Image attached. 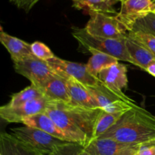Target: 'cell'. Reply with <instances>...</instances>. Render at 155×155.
I'll use <instances>...</instances> for the list:
<instances>
[{"label": "cell", "mask_w": 155, "mask_h": 155, "mask_svg": "<svg viewBox=\"0 0 155 155\" xmlns=\"http://www.w3.org/2000/svg\"><path fill=\"white\" fill-rule=\"evenodd\" d=\"M129 36L138 41L144 45L155 58V36L139 30H130L127 33Z\"/></svg>", "instance_id": "cell-23"}, {"label": "cell", "mask_w": 155, "mask_h": 155, "mask_svg": "<svg viewBox=\"0 0 155 155\" xmlns=\"http://www.w3.org/2000/svg\"><path fill=\"white\" fill-rule=\"evenodd\" d=\"M98 77L106 86L118 92H123L128 84L127 68L119 61L102 70Z\"/></svg>", "instance_id": "cell-12"}, {"label": "cell", "mask_w": 155, "mask_h": 155, "mask_svg": "<svg viewBox=\"0 0 155 155\" xmlns=\"http://www.w3.org/2000/svg\"><path fill=\"white\" fill-rule=\"evenodd\" d=\"M139 145L127 144L108 138H98L84 147V151L91 155H136Z\"/></svg>", "instance_id": "cell-10"}, {"label": "cell", "mask_w": 155, "mask_h": 155, "mask_svg": "<svg viewBox=\"0 0 155 155\" xmlns=\"http://www.w3.org/2000/svg\"><path fill=\"white\" fill-rule=\"evenodd\" d=\"M131 30H139L155 36V15L152 12L138 20Z\"/></svg>", "instance_id": "cell-24"}, {"label": "cell", "mask_w": 155, "mask_h": 155, "mask_svg": "<svg viewBox=\"0 0 155 155\" xmlns=\"http://www.w3.org/2000/svg\"><path fill=\"white\" fill-rule=\"evenodd\" d=\"M102 110L72 103L50 101L45 113L69 137L83 147L92 140L94 130Z\"/></svg>", "instance_id": "cell-1"}, {"label": "cell", "mask_w": 155, "mask_h": 155, "mask_svg": "<svg viewBox=\"0 0 155 155\" xmlns=\"http://www.w3.org/2000/svg\"><path fill=\"white\" fill-rule=\"evenodd\" d=\"M0 155H2V154H0Z\"/></svg>", "instance_id": "cell-38"}, {"label": "cell", "mask_w": 155, "mask_h": 155, "mask_svg": "<svg viewBox=\"0 0 155 155\" xmlns=\"http://www.w3.org/2000/svg\"><path fill=\"white\" fill-rule=\"evenodd\" d=\"M125 112L107 113V112L102 110L101 113L100 114V116L98 117V120H97L96 125L95 127L92 140L100 138L107 130H110L120 119V117Z\"/></svg>", "instance_id": "cell-21"}, {"label": "cell", "mask_w": 155, "mask_h": 155, "mask_svg": "<svg viewBox=\"0 0 155 155\" xmlns=\"http://www.w3.org/2000/svg\"><path fill=\"white\" fill-rule=\"evenodd\" d=\"M154 5H155V2H154Z\"/></svg>", "instance_id": "cell-37"}, {"label": "cell", "mask_w": 155, "mask_h": 155, "mask_svg": "<svg viewBox=\"0 0 155 155\" xmlns=\"http://www.w3.org/2000/svg\"><path fill=\"white\" fill-rule=\"evenodd\" d=\"M13 64L18 74L28 79L31 84L38 88L56 74L46 61L41 60L33 54L13 61Z\"/></svg>", "instance_id": "cell-7"}, {"label": "cell", "mask_w": 155, "mask_h": 155, "mask_svg": "<svg viewBox=\"0 0 155 155\" xmlns=\"http://www.w3.org/2000/svg\"><path fill=\"white\" fill-rule=\"evenodd\" d=\"M8 124L9 123L8 122V121H6L5 120H4L1 116H0V134L6 133L5 129Z\"/></svg>", "instance_id": "cell-30"}, {"label": "cell", "mask_w": 155, "mask_h": 155, "mask_svg": "<svg viewBox=\"0 0 155 155\" xmlns=\"http://www.w3.org/2000/svg\"><path fill=\"white\" fill-rule=\"evenodd\" d=\"M125 45L133 64L145 71L150 63L155 60L154 56L138 41L127 35Z\"/></svg>", "instance_id": "cell-17"}, {"label": "cell", "mask_w": 155, "mask_h": 155, "mask_svg": "<svg viewBox=\"0 0 155 155\" xmlns=\"http://www.w3.org/2000/svg\"><path fill=\"white\" fill-rule=\"evenodd\" d=\"M0 154L2 155H38L20 142L12 133L0 134Z\"/></svg>", "instance_id": "cell-18"}, {"label": "cell", "mask_w": 155, "mask_h": 155, "mask_svg": "<svg viewBox=\"0 0 155 155\" xmlns=\"http://www.w3.org/2000/svg\"><path fill=\"white\" fill-rule=\"evenodd\" d=\"M84 147L75 142H67L58 147L50 155H79Z\"/></svg>", "instance_id": "cell-26"}, {"label": "cell", "mask_w": 155, "mask_h": 155, "mask_svg": "<svg viewBox=\"0 0 155 155\" xmlns=\"http://www.w3.org/2000/svg\"><path fill=\"white\" fill-rule=\"evenodd\" d=\"M145 71L148 72L149 74H151V75H152L153 77H155V60L151 61V63L148 64V66L147 67Z\"/></svg>", "instance_id": "cell-29"}, {"label": "cell", "mask_w": 155, "mask_h": 155, "mask_svg": "<svg viewBox=\"0 0 155 155\" xmlns=\"http://www.w3.org/2000/svg\"><path fill=\"white\" fill-rule=\"evenodd\" d=\"M42 97L44 96L40 89L35 85L30 84V86H27L21 92L13 94L11 97L10 101L7 104L14 107V106H18L21 104H24L29 101H32L33 99L42 98Z\"/></svg>", "instance_id": "cell-22"}, {"label": "cell", "mask_w": 155, "mask_h": 155, "mask_svg": "<svg viewBox=\"0 0 155 155\" xmlns=\"http://www.w3.org/2000/svg\"><path fill=\"white\" fill-rule=\"evenodd\" d=\"M100 138H108L127 144L140 145L155 139V116L137 104Z\"/></svg>", "instance_id": "cell-2"}, {"label": "cell", "mask_w": 155, "mask_h": 155, "mask_svg": "<svg viewBox=\"0 0 155 155\" xmlns=\"http://www.w3.org/2000/svg\"><path fill=\"white\" fill-rule=\"evenodd\" d=\"M39 89L45 98L50 101L71 102L66 79L55 74L47 80Z\"/></svg>", "instance_id": "cell-13"}, {"label": "cell", "mask_w": 155, "mask_h": 155, "mask_svg": "<svg viewBox=\"0 0 155 155\" xmlns=\"http://www.w3.org/2000/svg\"><path fill=\"white\" fill-rule=\"evenodd\" d=\"M54 72L64 79L73 78L86 86H95L99 83L98 77L92 75L86 64L64 60L55 56L47 61Z\"/></svg>", "instance_id": "cell-8"}, {"label": "cell", "mask_w": 155, "mask_h": 155, "mask_svg": "<svg viewBox=\"0 0 155 155\" xmlns=\"http://www.w3.org/2000/svg\"><path fill=\"white\" fill-rule=\"evenodd\" d=\"M72 1H73V2H74V1H75V0H72Z\"/></svg>", "instance_id": "cell-36"}, {"label": "cell", "mask_w": 155, "mask_h": 155, "mask_svg": "<svg viewBox=\"0 0 155 155\" xmlns=\"http://www.w3.org/2000/svg\"><path fill=\"white\" fill-rule=\"evenodd\" d=\"M151 2H153V3H154V2H155V0H151Z\"/></svg>", "instance_id": "cell-34"}, {"label": "cell", "mask_w": 155, "mask_h": 155, "mask_svg": "<svg viewBox=\"0 0 155 155\" xmlns=\"http://www.w3.org/2000/svg\"><path fill=\"white\" fill-rule=\"evenodd\" d=\"M72 35L83 51H88L92 54L98 52L104 53L116 58L118 61H124L133 64L126 48L125 39H114L93 36L89 34L85 28L74 29Z\"/></svg>", "instance_id": "cell-3"}, {"label": "cell", "mask_w": 155, "mask_h": 155, "mask_svg": "<svg viewBox=\"0 0 155 155\" xmlns=\"http://www.w3.org/2000/svg\"><path fill=\"white\" fill-rule=\"evenodd\" d=\"M88 88L96 100L99 108L107 113L125 112L137 105L124 92L113 90L101 81L95 86H88Z\"/></svg>", "instance_id": "cell-6"}, {"label": "cell", "mask_w": 155, "mask_h": 155, "mask_svg": "<svg viewBox=\"0 0 155 155\" xmlns=\"http://www.w3.org/2000/svg\"><path fill=\"white\" fill-rule=\"evenodd\" d=\"M152 13H154V15H155V8H154V10H153Z\"/></svg>", "instance_id": "cell-33"}, {"label": "cell", "mask_w": 155, "mask_h": 155, "mask_svg": "<svg viewBox=\"0 0 155 155\" xmlns=\"http://www.w3.org/2000/svg\"><path fill=\"white\" fill-rule=\"evenodd\" d=\"M50 100L45 97L33 99L18 106H9L8 104L0 106V116L11 123H21L24 118L38 114L45 113Z\"/></svg>", "instance_id": "cell-9"}, {"label": "cell", "mask_w": 155, "mask_h": 155, "mask_svg": "<svg viewBox=\"0 0 155 155\" xmlns=\"http://www.w3.org/2000/svg\"><path fill=\"white\" fill-rule=\"evenodd\" d=\"M137 155H155V139L140 144Z\"/></svg>", "instance_id": "cell-27"}, {"label": "cell", "mask_w": 155, "mask_h": 155, "mask_svg": "<svg viewBox=\"0 0 155 155\" xmlns=\"http://www.w3.org/2000/svg\"><path fill=\"white\" fill-rule=\"evenodd\" d=\"M116 2H122L123 1H124V0H115Z\"/></svg>", "instance_id": "cell-32"}, {"label": "cell", "mask_w": 155, "mask_h": 155, "mask_svg": "<svg viewBox=\"0 0 155 155\" xmlns=\"http://www.w3.org/2000/svg\"><path fill=\"white\" fill-rule=\"evenodd\" d=\"M22 124L27 127H33V128L42 130L61 140L72 142L69 137L56 125L55 123L45 113L38 114L24 118L22 121Z\"/></svg>", "instance_id": "cell-14"}, {"label": "cell", "mask_w": 155, "mask_h": 155, "mask_svg": "<svg viewBox=\"0 0 155 155\" xmlns=\"http://www.w3.org/2000/svg\"><path fill=\"white\" fill-rule=\"evenodd\" d=\"M118 61H119L116 58L110 54L98 52L92 54L89 61L86 64V67L92 75L98 77V74L102 70L117 63Z\"/></svg>", "instance_id": "cell-20"}, {"label": "cell", "mask_w": 155, "mask_h": 155, "mask_svg": "<svg viewBox=\"0 0 155 155\" xmlns=\"http://www.w3.org/2000/svg\"><path fill=\"white\" fill-rule=\"evenodd\" d=\"M11 1H12V2H14V0H11Z\"/></svg>", "instance_id": "cell-35"}, {"label": "cell", "mask_w": 155, "mask_h": 155, "mask_svg": "<svg viewBox=\"0 0 155 155\" xmlns=\"http://www.w3.org/2000/svg\"><path fill=\"white\" fill-rule=\"evenodd\" d=\"M0 43L2 44L9 52L12 61L33 55L31 44L3 31H0Z\"/></svg>", "instance_id": "cell-16"}, {"label": "cell", "mask_w": 155, "mask_h": 155, "mask_svg": "<svg viewBox=\"0 0 155 155\" xmlns=\"http://www.w3.org/2000/svg\"><path fill=\"white\" fill-rule=\"evenodd\" d=\"M40 0H14L13 2L19 8L23 9L26 12H28Z\"/></svg>", "instance_id": "cell-28"}, {"label": "cell", "mask_w": 155, "mask_h": 155, "mask_svg": "<svg viewBox=\"0 0 155 155\" xmlns=\"http://www.w3.org/2000/svg\"><path fill=\"white\" fill-rule=\"evenodd\" d=\"M89 13L90 19L85 27L89 34L107 39H125L127 30L116 16L101 12H89Z\"/></svg>", "instance_id": "cell-5"}, {"label": "cell", "mask_w": 155, "mask_h": 155, "mask_svg": "<svg viewBox=\"0 0 155 155\" xmlns=\"http://www.w3.org/2000/svg\"><path fill=\"white\" fill-rule=\"evenodd\" d=\"M136 155H137V154H136Z\"/></svg>", "instance_id": "cell-39"}, {"label": "cell", "mask_w": 155, "mask_h": 155, "mask_svg": "<svg viewBox=\"0 0 155 155\" xmlns=\"http://www.w3.org/2000/svg\"><path fill=\"white\" fill-rule=\"evenodd\" d=\"M114 3H116L115 0H75L74 1V7L77 9H86L89 12L117 15L113 6Z\"/></svg>", "instance_id": "cell-19"}, {"label": "cell", "mask_w": 155, "mask_h": 155, "mask_svg": "<svg viewBox=\"0 0 155 155\" xmlns=\"http://www.w3.org/2000/svg\"><path fill=\"white\" fill-rule=\"evenodd\" d=\"M11 132L20 142L38 155H50L58 147L68 142L27 126L12 128Z\"/></svg>", "instance_id": "cell-4"}, {"label": "cell", "mask_w": 155, "mask_h": 155, "mask_svg": "<svg viewBox=\"0 0 155 155\" xmlns=\"http://www.w3.org/2000/svg\"><path fill=\"white\" fill-rule=\"evenodd\" d=\"M79 155H91V154H88L87 152H86V151H84V148H83V150H82L81 152L80 153V154H79Z\"/></svg>", "instance_id": "cell-31"}, {"label": "cell", "mask_w": 155, "mask_h": 155, "mask_svg": "<svg viewBox=\"0 0 155 155\" xmlns=\"http://www.w3.org/2000/svg\"><path fill=\"white\" fill-rule=\"evenodd\" d=\"M66 80L71 97L70 103L89 108H99L88 86L73 78L66 79Z\"/></svg>", "instance_id": "cell-15"}, {"label": "cell", "mask_w": 155, "mask_h": 155, "mask_svg": "<svg viewBox=\"0 0 155 155\" xmlns=\"http://www.w3.org/2000/svg\"><path fill=\"white\" fill-rule=\"evenodd\" d=\"M154 8L151 0H124L116 17L129 32L138 20L152 12Z\"/></svg>", "instance_id": "cell-11"}, {"label": "cell", "mask_w": 155, "mask_h": 155, "mask_svg": "<svg viewBox=\"0 0 155 155\" xmlns=\"http://www.w3.org/2000/svg\"><path fill=\"white\" fill-rule=\"evenodd\" d=\"M31 51L33 55L43 61H48L55 57L49 48L42 42L36 41L31 44Z\"/></svg>", "instance_id": "cell-25"}]
</instances>
